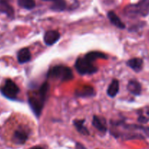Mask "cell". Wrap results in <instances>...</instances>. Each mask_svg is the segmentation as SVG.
<instances>
[{
    "mask_svg": "<svg viewBox=\"0 0 149 149\" xmlns=\"http://www.w3.org/2000/svg\"><path fill=\"white\" fill-rule=\"evenodd\" d=\"M138 122L141 123H146L149 121V107L140 109L138 111Z\"/></svg>",
    "mask_w": 149,
    "mask_h": 149,
    "instance_id": "cell-18",
    "label": "cell"
},
{
    "mask_svg": "<svg viewBox=\"0 0 149 149\" xmlns=\"http://www.w3.org/2000/svg\"><path fill=\"white\" fill-rule=\"evenodd\" d=\"M0 12L5 13L8 17H13L14 10L6 0H0Z\"/></svg>",
    "mask_w": 149,
    "mask_h": 149,
    "instance_id": "cell-13",
    "label": "cell"
},
{
    "mask_svg": "<svg viewBox=\"0 0 149 149\" xmlns=\"http://www.w3.org/2000/svg\"><path fill=\"white\" fill-rule=\"evenodd\" d=\"M66 1L65 0H56L54 1L53 4L51 5V9L53 11L61 12L65 10L66 8Z\"/></svg>",
    "mask_w": 149,
    "mask_h": 149,
    "instance_id": "cell-19",
    "label": "cell"
},
{
    "mask_svg": "<svg viewBox=\"0 0 149 149\" xmlns=\"http://www.w3.org/2000/svg\"><path fill=\"white\" fill-rule=\"evenodd\" d=\"M84 119H75L73 121V125L75 127L76 130L80 132V134L83 135H89V132L87 130V128L85 127L84 126Z\"/></svg>",
    "mask_w": 149,
    "mask_h": 149,
    "instance_id": "cell-16",
    "label": "cell"
},
{
    "mask_svg": "<svg viewBox=\"0 0 149 149\" xmlns=\"http://www.w3.org/2000/svg\"><path fill=\"white\" fill-rule=\"evenodd\" d=\"M48 90H49V84L48 82L43 83L39 90L37 93H34L33 95L30 96L29 98V106L37 117H39L42 113Z\"/></svg>",
    "mask_w": 149,
    "mask_h": 149,
    "instance_id": "cell-1",
    "label": "cell"
},
{
    "mask_svg": "<svg viewBox=\"0 0 149 149\" xmlns=\"http://www.w3.org/2000/svg\"><path fill=\"white\" fill-rule=\"evenodd\" d=\"M75 95L77 97H91L94 95V90L93 87H89V86H84L83 88H80L76 90Z\"/></svg>",
    "mask_w": 149,
    "mask_h": 149,
    "instance_id": "cell-12",
    "label": "cell"
},
{
    "mask_svg": "<svg viewBox=\"0 0 149 149\" xmlns=\"http://www.w3.org/2000/svg\"><path fill=\"white\" fill-rule=\"evenodd\" d=\"M108 17L110 20V21L111 22L112 24H113L114 26H115L116 27H118V29H123L125 28V25L124 24L122 21L121 20V19L119 18L118 15L115 14L114 12L110 11L108 13Z\"/></svg>",
    "mask_w": 149,
    "mask_h": 149,
    "instance_id": "cell-11",
    "label": "cell"
},
{
    "mask_svg": "<svg viewBox=\"0 0 149 149\" xmlns=\"http://www.w3.org/2000/svg\"><path fill=\"white\" fill-rule=\"evenodd\" d=\"M127 90L131 94L134 95H139L142 91L141 84L136 80H130L127 84Z\"/></svg>",
    "mask_w": 149,
    "mask_h": 149,
    "instance_id": "cell-9",
    "label": "cell"
},
{
    "mask_svg": "<svg viewBox=\"0 0 149 149\" xmlns=\"http://www.w3.org/2000/svg\"><path fill=\"white\" fill-rule=\"evenodd\" d=\"M118 90H119V82H118V80L113 79L111 84L109 85V87H108L107 93H108V96L111 97H114L118 94Z\"/></svg>",
    "mask_w": 149,
    "mask_h": 149,
    "instance_id": "cell-15",
    "label": "cell"
},
{
    "mask_svg": "<svg viewBox=\"0 0 149 149\" xmlns=\"http://www.w3.org/2000/svg\"><path fill=\"white\" fill-rule=\"evenodd\" d=\"M131 128L134 130H143V132H144L148 137H149V127H144L137 126V125H133V126H131Z\"/></svg>",
    "mask_w": 149,
    "mask_h": 149,
    "instance_id": "cell-21",
    "label": "cell"
},
{
    "mask_svg": "<svg viewBox=\"0 0 149 149\" xmlns=\"http://www.w3.org/2000/svg\"><path fill=\"white\" fill-rule=\"evenodd\" d=\"M60 39V33L56 31H48L44 35V42L48 46H51L58 42Z\"/></svg>",
    "mask_w": 149,
    "mask_h": 149,
    "instance_id": "cell-6",
    "label": "cell"
},
{
    "mask_svg": "<svg viewBox=\"0 0 149 149\" xmlns=\"http://www.w3.org/2000/svg\"><path fill=\"white\" fill-rule=\"evenodd\" d=\"M18 61L20 63H25L30 61L31 52L28 48H23L20 49L17 54Z\"/></svg>",
    "mask_w": 149,
    "mask_h": 149,
    "instance_id": "cell-10",
    "label": "cell"
},
{
    "mask_svg": "<svg viewBox=\"0 0 149 149\" xmlns=\"http://www.w3.org/2000/svg\"><path fill=\"white\" fill-rule=\"evenodd\" d=\"M47 77L48 78L57 79L62 81H70L73 79V73L71 68L64 65H56L48 71Z\"/></svg>",
    "mask_w": 149,
    "mask_h": 149,
    "instance_id": "cell-2",
    "label": "cell"
},
{
    "mask_svg": "<svg viewBox=\"0 0 149 149\" xmlns=\"http://www.w3.org/2000/svg\"><path fill=\"white\" fill-rule=\"evenodd\" d=\"M3 95L8 99H15L19 93V88L17 84L11 79L6 80L5 84L1 89Z\"/></svg>",
    "mask_w": 149,
    "mask_h": 149,
    "instance_id": "cell-5",
    "label": "cell"
},
{
    "mask_svg": "<svg viewBox=\"0 0 149 149\" xmlns=\"http://www.w3.org/2000/svg\"><path fill=\"white\" fill-rule=\"evenodd\" d=\"M43 1H56V0H43Z\"/></svg>",
    "mask_w": 149,
    "mask_h": 149,
    "instance_id": "cell-24",
    "label": "cell"
},
{
    "mask_svg": "<svg viewBox=\"0 0 149 149\" xmlns=\"http://www.w3.org/2000/svg\"><path fill=\"white\" fill-rule=\"evenodd\" d=\"M92 125L96 129H97L99 132L102 133H105L107 131V127L105 125V122L96 116H93L92 120Z\"/></svg>",
    "mask_w": 149,
    "mask_h": 149,
    "instance_id": "cell-14",
    "label": "cell"
},
{
    "mask_svg": "<svg viewBox=\"0 0 149 149\" xmlns=\"http://www.w3.org/2000/svg\"><path fill=\"white\" fill-rule=\"evenodd\" d=\"M18 4L22 8L32 10L36 5L34 0H18Z\"/></svg>",
    "mask_w": 149,
    "mask_h": 149,
    "instance_id": "cell-20",
    "label": "cell"
},
{
    "mask_svg": "<svg viewBox=\"0 0 149 149\" xmlns=\"http://www.w3.org/2000/svg\"><path fill=\"white\" fill-rule=\"evenodd\" d=\"M75 149H86V148H85L84 146H83L82 144L80 143H77V144H76V147H75Z\"/></svg>",
    "mask_w": 149,
    "mask_h": 149,
    "instance_id": "cell-22",
    "label": "cell"
},
{
    "mask_svg": "<svg viewBox=\"0 0 149 149\" xmlns=\"http://www.w3.org/2000/svg\"><path fill=\"white\" fill-rule=\"evenodd\" d=\"M28 139V134L24 130L19 129L15 131L13 134V141L15 144L21 145L26 143V141Z\"/></svg>",
    "mask_w": 149,
    "mask_h": 149,
    "instance_id": "cell-7",
    "label": "cell"
},
{
    "mask_svg": "<svg viewBox=\"0 0 149 149\" xmlns=\"http://www.w3.org/2000/svg\"><path fill=\"white\" fill-rule=\"evenodd\" d=\"M85 58L92 63L93 61H96L97 59H106L107 56L102 52L94 51V52H90L86 54Z\"/></svg>",
    "mask_w": 149,
    "mask_h": 149,
    "instance_id": "cell-17",
    "label": "cell"
},
{
    "mask_svg": "<svg viewBox=\"0 0 149 149\" xmlns=\"http://www.w3.org/2000/svg\"><path fill=\"white\" fill-rule=\"evenodd\" d=\"M127 65L131 68L133 71L139 72L142 70L143 65V61L141 58H134L129 60L127 62Z\"/></svg>",
    "mask_w": 149,
    "mask_h": 149,
    "instance_id": "cell-8",
    "label": "cell"
},
{
    "mask_svg": "<svg viewBox=\"0 0 149 149\" xmlns=\"http://www.w3.org/2000/svg\"><path fill=\"white\" fill-rule=\"evenodd\" d=\"M75 68L81 75L93 74L97 71V68L92 64L91 62L85 58H79L76 60Z\"/></svg>",
    "mask_w": 149,
    "mask_h": 149,
    "instance_id": "cell-3",
    "label": "cell"
},
{
    "mask_svg": "<svg viewBox=\"0 0 149 149\" xmlns=\"http://www.w3.org/2000/svg\"><path fill=\"white\" fill-rule=\"evenodd\" d=\"M29 149H44V148H42V147H40V146H34V147H32V148H31Z\"/></svg>",
    "mask_w": 149,
    "mask_h": 149,
    "instance_id": "cell-23",
    "label": "cell"
},
{
    "mask_svg": "<svg viewBox=\"0 0 149 149\" xmlns=\"http://www.w3.org/2000/svg\"><path fill=\"white\" fill-rule=\"evenodd\" d=\"M126 10L128 15H146L149 13V0H141L137 4L127 7Z\"/></svg>",
    "mask_w": 149,
    "mask_h": 149,
    "instance_id": "cell-4",
    "label": "cell"
}]
</instances>
